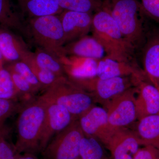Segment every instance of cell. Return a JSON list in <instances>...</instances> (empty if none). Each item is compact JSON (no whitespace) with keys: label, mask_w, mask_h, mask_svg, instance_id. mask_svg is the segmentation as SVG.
Segmentation results:
<instances>
[{"label":"cell","mask_w":159,"mask_h":159,"mask_svg":"<svg viewBox=\"0 0 159 159\" xmlns=\"http://www.w3.org/2000/svg\"><path fill=\"white\" fill-rule=\"evenodd\" d=\"M136 92L135 86L131 88L105 104L109 126L113 134L138 119L135 96Z\"/></svg>","instance_id":"7"},{"label":"cell","mask_w":159,"mask_h":159,"mask_svg":"<svg viewBox=\"0 0 159 159\" xmlns=\"http://www.w3.org/2000/svg\"><path fill=\"white\" fill-rule=\"evenodd\" d=\"M79 159V158H78V159Z\"/></svg>","instance_id":"36"},{"label":"cell","mask_w":159,"mask_h":159,"mask_svg":"<svg viewBox=\"0 0 159 159\" xmlns=\"http://www.w3.org/2000/svg\"><path fill=\"white\" fill-rule=\"evenodd\" d=\"M6 69L11 70L24 77L34 88L36 92L45 89L39 82L31 69L26 63L22 61H16L8 66Z\"/></svg>","instance_id":"26"},{"label":"cell","mask_w":159,"mask_h":159,"mask_svg":"<svg viewBox=\"0 0 159 159\" xmlns=\"http://www.w3.org/2000/svg\"><path fill=\"white\" fill-rule=\"evenodd\" d=\"M107 8L119 27L123 37L138 52L141 50L146 39L143 13L138 0H105Z\"/></svg>","instance_id":"2"},{"label":"cell","mask_w":159,"mask_h":159,"mask_svg":"<svg viewBox=\"0 0 159 159\" xmlns=\"http://www.w3.org/2000/svg\"><path fill=\"white\" fill-rule=\"evenodd\" d=\"M34 55L36 63L41 67L51 71L57 77L65 76L63 66L59 58L38 48Z\"/></svg>","instance_id":"22"},{"label":"cell","mask_w":159,"mask_h":159,"mask_svg":"<svg viewBox=\"0 0 159 159\" xmlns=\"http://www.w3.org/2000/svg\"><path fill=\"white\" fill-rule=\"evenodd\" d=\"M44 101L47 103V109L41 135L40 142L41 153L44 150L54 136L66 128L74 120L77 119L62 106Z\"/></svg>","instance_id":"9"},{"label":"cell","mask_w":159,"mask_h":159,"mask_svg":"<svg viewBox=\"0 0 159 159\" xmlns=\"http://www.w3.org/2000/svg\"><path fill=\"white\" fill-rule=\"evenodd\" d=\"M23 15L28 19L61 14L57 0H17Z\"/></svg>","instance_id":"19"},{"label":"cell","mask_w":159,"mask_h":159,"mask_svg":"<svg viewBox=\"0 0 159 159\" xmlns=\"http://www.w3.org/2000/svg\"><path fill=\"white\" fill-rule=\"evenodd\" d=\"M26 22L29 41L59 59L66 56L64 33L59 15L28 19Z\"/></svg>","instance_id":"4"},{"label":"cell","mask_w":159,"mask_h":159,"mask_svg":"<svg viewBox=\"0 0 159 159\" xmlns=\"http://www.w3.org/2000/svg\"><path fill=\"white\" fill-rule=\"evenodd\" d=\"M22 61L26 63L30 67L45 89L48 88L53 84L59 77L51 71L39 66L35 61L33 52L31 51Z\"/></svg>","instance_id":"25"},{"label":"cell","mask_w":159,"mask_h":159,"mask_svg":"<svg viewBox=\"0 0 159 159\" xmlns=\"http://www.w3.org/2000/svg\"><path fill=\"white\" fill-rule=\"evenodd\" d=\"M15 159H39L35 155L31 153H24L23 155L16 154Z\"/></svg>","instance_id":"33"},{"label":"cell","mask_w":159,"mask_h":159,"mask_svg":"<svg viewBox=\"0 0 159 159\" xmlns=\"http://www.w3.org/2000/svg\"><path fill=\"white\" fill-rule=\"evenodd\" d=\"M66 55L100 59L105 53L102 46L93 36L87 35L65 45Z\"/></svg>","instance_id":"18"},{"label":"cell","mask_w":159,"mask_h":159,"mask_svg":"<svg viewBox=\"0 0 159 159\" xmlns=\"http://www.w3.org/2000/svg\"><path fill=\"white\" fill-rule=\"evenodd\" d=\"M63 10L89 12L97 11L102 6L101 0H57Z\"/></svg>","instance_id":"24"},{"label":"cell","mask_w":159,"mask_h":159,"mask_svg":"<svg viewBox=\"0 0 159 159\" xmlns=\"http://www.w3.org/2000/svg\"><path fill=\"white\" fill-rule=\"evenodd\" d=\"M139 76L113 77L102 79L96 77L82 80H72L106 104L108 101L128 89L135 86Z\"/></svg>","instance_id":"8"},{"label":"cell","mask_w":159,"mask_h":159,"mask_svg":"<svg viewBox=\"0 0 159 159\" xmlns=\"http://www.w3.org/2000/svg\"><path fill=\"white\" fill-rule=\"evenodd\" d=\"M47 103L39 97L29 101L20 111L16 123V153L40 152L41 135L45 117Z\"/></svg>","instance_id":"3"},{"label":"cell","mask_w":159,"mask_h":159,"mask_svg":"<svg viewBox=\"0 0 159 159\" xmlns=\"http://www.w3.org/2000/svg\"><path fill=\"white\" fill-rule=\"evenodd\" d=\"M39 97L62 106L77 119L93 106L94 99L91 93L65 76L58 77Z\"/></svg>","instance_id":"5"},{"label":"cell","mask_w":159,"mask_h":159,"mask_svg":"<svg viewBox=\"0 0 159 159\" xmlns=\"http://www.w3.org/2000/svg\"><path fill=\"white\" fill-rule=\"evenodd\" d=\"M65 44L88 35L92 29V13L64 10L59 15Z\"/></svg>","instance_id":"11"},{"label":"cell","mask_w":159,"mask_h":159,"mask_svg":"<svg viewBox=\"0 0 159 159\" xmlns=\"http://www.w3.org/2000/svg\"><path fill=\"white\" fill-rule=\"evenodd\" d=\"M134 159H159V150L150 145H145L140 148Z\"/></svg>","instance_id":"31"},{"label":"cell","mask_w":159,"mask_h":159,"mask_svg":"<svg viewBox=\"0 0 159 159\" xmlns=\"http://www.w3.org/2000/svg\"><path fill=\"white\" fill-rule=\"evenodd\" d=\"M59 60L71 80H82L97 77L99 59L66 55Z\"/></svg>","instance_id":"15"},{"label":"cell","mask_w":159,"mask_h":159,"mask_svg":"<svg viewBox=\"0 0 159 159\" xmlns=\"http://www.w3.org/2000/svg\"><path fill=\"white\" fill-rule=\"evenodd\" d=\"M141 51L145 76L159 89V30L146 32L145 43Z\"/></svg>","instance_id":"13"},{"label":"cell","mask_w":159,"mask_h":159,"mask_svg":"<svg viewBox=\"0 0 159 159\" xmlns=\"http://www.w3.org/2000/svg\"><path fill=\"white\" fill-rule=\"evenodd\" d=\"M136 133L142 145H150L159 150V115L139 120Z\"/></svg>","instance_id":"21"},{"label":"cell","mask_w":159,"mask_h":159,"mask_svg":"<svg viewBox=\"0 0 159 159\" xmlns=\"http://www.w3.org/2000/svg\"><path fill=\"white\" fill-rule=\"evenodd\" d=\"M91 31L93 36L104 49L107 57L138 66L135 50L123 35L103 4L93 16Z\"/></svg>","instance_id":"1"},{"label":"cell","mask_w":159,"mask_h":159,"mask_svg":"<svg viewBox=\"0 0 159 159\" xmlns=\"http://www.w3.org/2000/svg\"><path fill=\"white\" fill-rule=\"evenodd\" d=\"M81 159H107L98 140L93 137H83L80 146Z\"/></svg>","instance_id":"23"},{"label":"cell","mask_w":159,"mask_h":159,"mask_svg":"<svg viewBox=\"0 0 159 159\" xmlns=\"http://www.w3.org/2000/svg\"><path fill=\"white\" fill-rule=\"evenodd\" d=\"M18 96L10 72L3 68L0 70V99H15Z\"/></svg>","instance_id":"27"},{"label":"cell","mask_w":159,"mask_h":159,"mask_svg":"<svg viewBox=\"0 0 159 159\" xmlns=\"http://www.w3.org/2000/svg\"><path fill=\"white\" fill-rule=\"evenodd\" d=\"M6 132L4 125H0V141L4 140V137L6 134Z\"/></svg>","instance_id":"34"},{"label":"cell","mask_w":159,"mask_h":159,"mask_svg":"<svg viewBox=\"0 0 159 159\" xmlns=\"http://www.w3.org/2000/svg\"><path fill=\"white\" fill-rule=\"evenodd\" d=\"M145 14L159 22V0H140Z\"/></svg>","instance_id":"30"},{"label":"cell","mask_w":159,"mask_h":159,"mask_svg":"<svg viewBox=\"0 0 159 159\" xmlns=\"http://www.w3.org/2000/svg\"><path fill=\"white\" fill-rule=\"evenodd\" d=\"M83 132L78 119L53 137L42 152V159H77Z\"/></svg>","instance_id":"6"},{"label":"cell","mask_w":159,"mask_h":159,"mask_svg":"<svg viewBox=\"0 0 159 159\" xmlns=\"http://www.w3.org/2000/svg\"><path fill=\"white\" fill-rule=\"evenodd\" d=\"M16 152L5 140L0 141V159H15Z\"/></svg>","instance_id":"32"},{"label":"cell","mask_w":159,"mask_h":159,"mask_svg":"<svg viewBox=\"0 0 159 159\" xmlns=\"http://www.w3.org/2000/svg\"><path fill=\"white\" fill-rule=\"evenodd\" d=\"M135 87L138 93L135 99L138 119L159 115V89L144 78L138 79Z\"/></svg>","instance_id":"14"},{"label":"cell","mask_w":159,"mask_h":159,"mask_svg":"<svg viewBox=\"0 0 159 159\" xmlns=\"http://www.w3.org/2000/svg\"><path fill=\"white\" fill-rule=\"evenodd\" d=\"M80 128L86 137L99 140L106 146L113 134L111 131L105 109L93 106L78 119Z\"/></svg>","instance_id":"10"},{"label":"cell","mask_w":159,"mask_h":159,"mask_svg":"<svg viewBox=\"0 0 159 159\" xmlns=\"http://www.w3.org/2000/svg\"><path fill=\"white\" fill-rule=\"evenodd\" d=\"M18 108L14 99H0V125H4V122L14 113Z\"/></svg>","instance_id":"29"},{"label":"cell","mask_w":159,"mask_h":159,"mask_svg":"<svg viewBox=\"0 0 159 159\" xmlns=\"http://www.w3.org/2000/svg\"><path fill=\"white\" fill-rule=\"evenodd\" d=\"M141 145L136 132L123 128L114 134L106 146L112 159H134Z\"/></svg>","instance_id":"12"},{"label":"cell","mask_w":159,"mask_h":159,"mask_svg":"<svg viewBox=\"0 0 159 159\" xmlns=\"http://www.w3.org/2000/svg\"><path fill=\"white\" fill-rule=\"evenodd\" d=\"M0 25L27 39V22L15 10L10 0H0Z\"/></svg>","instance_id":"20"},{"label":"cell","mask_w":159,"mask_h":159,"mask_svg":"<svg viewBox=\"0 0 159 159\" xmlns=\"http://www.w3.org/2000/svg\"><path fill=\"white\" fill-rule=\"evenodd\" d=\"M134 75L146 77L144 71L130 64L114 60L106 56L98 60L97 77L100 79Z\"/></svg>","instance_id":"17"},{"label":"cell","mask_w":159,"mask_h":159,"mask_svg":"<svg viewBox=\"0 0 159 159\" xmlns=\"http://www.w3.org/2000/svg\"><path fill=\"white\" fill-rule=\"evenodd\" d=\"M4 59L3 58L2 55L0 52V70L3 68V62H4Z\"/></svg>","instance_id":"35"},{"label":"cell","mask_w":159,"mask_h":159,"mask_svg":"<svg viewBox=\"0 0 159 159\" xmlns=\"http://www.w3.org/2000/svg\"><path fill=\"white\" fill-rule=\"evenodd\" d=\"M30 52L21 37L9 29H0V52L4 60L12 62L23 61Z\"/></svg>","instance_id":"16"},{"label":"cell","mask_w":159,"mask_h":159,"mask_svg":"<svg viewBox=\"0 0 159 159\" xmlns=\"http://www.w3.org/2000/svg\"><path fill=\"white\" fill-rule=\"evenodd\" d=\"M8 70L11 74V78L19 95L32 96L37 93L34 88L21 75L14 71Z\"/></svg>","instance_id":"28"}]
</instances>
